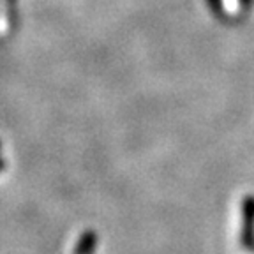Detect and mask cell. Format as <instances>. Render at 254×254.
<instances>
[{
    "instance_id": "3957f363",
    "label": "cell",
    "mask_w": 254,
    "mask_h": 254,
    "mask_svg": "<svg viewBox=\"0 0 254 254\" xmlns=\"http://www.w3.org/2000/svg\"><path fill=\"white\" fill-rule=\"evenodd\" d=\"M222 2H224V7H226V11L237 12V9H238V0H222Z\"/></svg>"
},
{
    "instance_id": "7a4b0ae2",
    "label": "cell",
    "mask_w": 254,
    "mask_h": 254,
    "mask_svg": "<svg viewBox=\"0 0 254 254\" xmlns=\"http://www.w3.org/2000/svg\"><path fill=\"white\" fill-rule=\"evenodd\" d=\"M9 30V14H7V2L0 0V36H5Z\"/></svg>"
},
{
    "instance_id": "6da1fadb",
    "label": "cell",
    "mask_w": 254,
    "mask_h": 254,
    "mask_svg": "<svg viewBox=\"0 0 254 254\" xmlns=\"http://www.w3.org/2000/svg\"><path fill=\"white\" fill-rule=\"evenodd\" d=\"M254 201L253 199H246V228H244V240L249 242L253 238L254 231Z\"/></svg>"
}]
</instances>
